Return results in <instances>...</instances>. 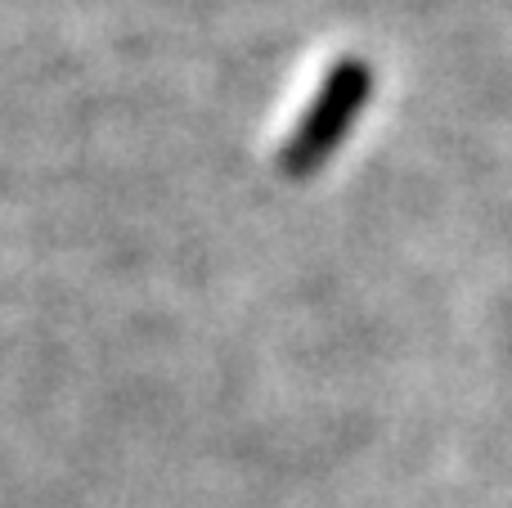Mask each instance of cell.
I'll return each mask as SVG.
<instances>
[{
  "label": "cell",
  "instance_id": "cell-1",
  "mask_svg": "<svg viewBox=\"0 0 512 508\" xmlns=\"http://www.w3.org/2000/svg\"><path fill=\"white\" fill-rule=\"evenodd\" d=\"M369 90H373L369 63H360V59L337 63L324 77L319 95L310 99L301 126L288 135V144H283V171H288V176H310V171L337 149V140L351 131V122H355V113H360V104L369 99Z\"/></svg>",
  "mask_w": 512,
  "mask_h": 508
}]
</instances>
